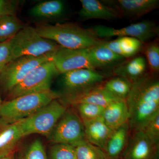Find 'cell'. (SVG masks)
Here are the masks:
<instances>
[{
	"mask_svg": "<svg viewBox=\"0 0 159 159\" xmlns=\"http://www.w3.org/2000/svg\"><path fill=\"white\" fill-rule=\"evenodd\" d=\"M131 132L141 130L159 112V80L157 75L147 73L134 83L125 99Z\"/></svg>",
	"mask_w": 159,
	"mask_h": 159,
	"instance_id": "1",
	"label": "cell"
},
{
	"mask_svg": "<svg viewBox=\"0 0 159 159\" xmlns=\"http://www.w3.org/2000/svg\"><path fill=\"white\" fill-rule=\"evenodd\" d=\"M35 29L42 37L51 40L65 48H89L104 41L97 37L90 29H84L74 23L39 25Z\"/></svg>",
	"mask_w": 159,
	"mask_h": 159,
	"instance_id": "2",
	"label": "cell"
},
{
	"mask_svg": "<svg viewBox=\"0 0 159 159\" xmlns=\"http://www.w3.org/2000/svg\"><path fill=\"white\" fill-rule=\"evenodd\" d=\"M60 98V94L51 90L20 96L2 102L0 107V118L9 123L17 122Z\"/></svg>",
	"mask_w": 159,
	"mask_h": 159,
	"instance_id": "3",
	"label": "cell"
},
{
	"mask_svg": "<svg viewBox=\"0 0 159 159\" xmlns=\"http://www.w3.org/2000/svg\"><path fill=\"white\" fill-rule=\"evenodd\" d=\"M11 60L25 56L38 57L54 52L60 46L54 41L44 38L35 28L24 27L10 39Z\"/></svg>",
	"mask_w": 159,
	"mask_h": 159,
	"instance_id": "4",
	"label": "cell"
},
{
	"mask_svg": "<svg viewBox=\"0 0 159 159\" xmlns=\"http://www.w3.org/2000/svg\"><path fill=\"white\" fill-rule=\"evenodd\" d=\"M68 107L60 99H55L30 116L20 120L24 137L32 134L48 136Z\"/></svg>",
	"mask_w": 159,
	"mask_h": 159,
	"instance_id": "5",
	"label": "cell"
},
{
	"mask_svg": "<svg viewBox=\"0 0 159 159\" xmlns=\"http://www.w3.org/2000/svg\"><path fill=\"white\" fill-rule=\"evenodd\" d=\"M59 74L52 59L43 63L8 92L9 100L26 94L50 90L53 78Z\"/></svg>",
	"mask_w": 159,
	"mask_h": 159,
	"instance_id": "6",
	"label": "cell"
},
{
	"mask_svg": "<svg viewBox=\"0 0 159 159\" xmlns=\"http://www.w3.org/2000/svg\"><path fill=\"white\" fill-rule=\"evenodd\" d=\"M52 52L38 57L22 56L9 61L0 71V85L3 90L8 93L32 70L52 59Z\"/></svg>",
	"mask_w": 159,
	"mask_h": 159,
	"instance_id": "7",
	"label": "cell"
},
{
	"mask_svg": "<svg viewBox=\"0 0 159 159\" xmlns=\"http://www.w3.org/2000/svg\"><path fill=\"white\" fill-rule=\"evenodd\" d=\"M48 137L54 144L73 146L86 140L82 119L74 107H69Z\"/></svg>",
	"mask_w": 159,
	"mask_h": 159,
	"instance_id": "8",
	"label": "cell"
},
{
	"mask_svg": "<svg viewBox=\"0 0 159 159\" xmlns=\"http://www.w3.org/2000/svg\"><path fill=\"white\" fill-rule=\"evenodd\" d=\"M89 29L100 39L113 37H130L136 38L144 43L150 42L159 35V27L156 23L148 20L120 29L102 25L93 26Z\"/></svg>",
	"mask_w": 159,
	"mask_h": 159,
	"instance_id": "9",
	"label": "cell"
},
{
	"mask_svg": "<svg viewBox=\"0 0 159 159\" xmlns=\"http://www.w3.org/2000/svg\"><path fill=\"white\" fill-rule=\"evenodd\" d=\"M62 75V93L60 99L75 96L101 85L105 79L104 75L93 69L74 70Z\"/></svg>",
	"mask_w": 159,
	"mask_h": 159,
	"instance_id": "10",
	"label": "cell"
},
{
	"mask_svg": "<svg viewBox=\"0 0 159 159\" xmlns=\"http://www.w3.org/2000/svg\"><path fill=\"white\" fill-rule=\"evenodd\" d=\"M51 59L59 74L79 69L94 70L89 57V48L69 49L60 46L52 52Z\"/></svg>",
	"mask_w": 159,
	"mask_h": 159,
	"instance_id": "11",
	"label": "cell"
},
{
	"mask_svg": "<svg viewBox=\"0 0 159 159\" xmlns=\"http://www.w3.org/2000/svg\"><path fill=\"white\" fill-rule=\"evenodd\" d=\"M159 149L142 131L131 132L122 159H158Z\"/></svg>",
	"mask_w": 159,
	"mask_h": 159,
	"instance_id": "12",
	"label": "cell"
},
{
	"mask_svg": "<svg viewBox=\"0 0 159 159\" xmlns=\"http://www.w3.org/2000/svg\"><path fill=\"white\" fill-rule=\"evenodd\" d=\"M119 17L139 18L158 8V0H102Z\"/></svg>",
	"mask_w": 159,
	"mask_h": 159,
	"instance_id": "13",
	"label": "cell"
},
{
	"mask_svg": "<svg viewBox=\"0 0 159 159\" xmlns=\"http://www.w3.org/2000/svg\"><path fill=\"white\" fill-rule=\"evenodd\" d=\"M147 67L148 64L145 56L136 55L126 60H124L114 67L112 73L133 84L148 73Z\"/></svg>",
	"mask_w": 159,
	"mask_h": 159,
	"instance_id": "14",
	"label": "cell"
},
{
	"mask_svg": "<svg viewBox=\"0 0 159 159\" xmlns=\"http://www.w3.org/2000/svg\"><path fill=\"white\" fill-rule=\"evenodd\" d=\"M102 84L75 96L60 99L69 107H73L80 103H88L106 107L119 99L107 92L103 89Z\"/></svg>",
	"mask_w": 159,
	"mask_h": 159,
	"instance_id": "15",
	"label": "cell"
},
{
	"mask_svg": "<svg viewBox=\"0 0 159 159\" xmlns=\"http://www.w3.org/2000/svg\"><path fill=\"white\" fill-rule=\"evenodd\" d=\"M82 122L86 140L104 151L114 130L106 124L102 117Z\"/></svg>",
	"mask_w": 159,
	"mask_h": 159,
	"instance_id": "16",
	"label": "cell"
},
{
	"mask_svg": "<svg viewBox=\"0 0 159 159\" xmlns=\"http://www.w3.org/2000/svg\"><path fill=\"white\" fill-rule=\"evenodd\" d=\"M23 137L20 121L9 123L0 118V157L14 152Z\"/></svg>",
	"mask_w": 159,
	"mask_h": 159,
	"instance_id": "17",
	"label": "cell"
},
{
	"mask_svg": "<svg viewBox=\"0 0 159 159\" xmlns=\"http://www.w3.org/2000/svg\"><path fill=\"white\" fill-rule=\"evenodd\" d=\"M81 9L78 12L82 20L99 19L111 20L119 18L116 12L98 0H80Z\"/></svg>",
	"mask_w": 159,
	"mask_h": 159,
	"instance_id": "18",
	"label": "cell"
},
{
	"mask_svg": "<svg viewBox=\"0 0 159 159\" xmlns=\"http://www.w3.org/2000/svg\"><path fill=\"white\" fill-rule=\"evenodd\" d=\"M131 131L128 122L121 125L113 132L106 146L104 152L108 159H122Z\"/></svg>",
	"mask_w": 159,
	"mask_h": 159,
	"instance_id": "19",
	"label": "cell"
},
{
	"mask_svg": "<svg viewBox=\"0 0 159 159\" xmlns=\"http://www.w3.org/2000/svg\"><path fill=\"white\" fill-rule=\"evenodd\" d=\"M102 43L89 48V57L94 70L111 66L114 68L125 60L122 56L111 51Z\"/></svg>",
	"mask_w": 159,
	"mask_h": 159,
	"instance_id": "20",
	"label": "cell"
},
{
	"mask_svg": "<svg viewBox=\"0 0 159 159\" xmlns=\"http://www.w3.org/2000/svg\"><path fill=\"white\" fill-rule=\"evenodd\" d=\"M102 118L112 130L128 122L129 113L125 99L115 100L104 108Z\"/></svg>",
	"mask_w": 159,
	"mask_h": 159,
	"instance_id": "21",
	"label": "cell"
},
{
	"mask_svg": "<svg viewBox=\"0 0 159 159\" xmlns=\"http://www.w3.org/2000/svg\"><path fill=\"white\" fill-rule=\"evenodd\" d=\"M102 44L116 54L127 59L142 51L145 43L135 38L121 37L111 41H104Z\"/></svg>",
	"mask_w": 159,
	"mask_h": 159,
	"instance_id": "22",
	"label": "cell"
},
{
	"mask_svg": "<svg viewBox=\"0 0 159 159\" xmlns=\"http://www.w3.org/2000/svg\"><path fill=\"white\" fill-rule=\"evenodd\" d=\"M64 10L63 2L60 0L43 2L34 6L30 11L32 16L40 18H52L61 15Z\"/></svg>",
	"mask_w": 159,
	"mask_h": 159,
	"instance_id": "23",
	"label": "cell"
},
{
	"mask_svg": "<svg viewBox=\"0 0 159 159\" xmlns=\"http://www.w3.org/2000/svg\"><path fill=\"white\" fill-rule=\"evenodd\" d=\"M102 86L112 96L118 99H125L130 92L132 84L122 77L116 76L103 82Z\"/></svg>",
	"mask_w": 159,
	"mask_h": 159,
	"instance_id": "24",
	"label": "cell"
},
{
	"mask_svg": "<svg viewBox=\"0 0 159 159\" xmlns=\"http://www.w3.org/2000/svg\"><path fill=\"white\" fill-rule=\"evenodd\" d=\"M24 27L16 15H7L0 18V42L14 37Z\"/></svg>",
	"mask_w": 159,
	"mask_h": 159,
	"instance_id": "25",
	"label": "cell"
},
{
	"mask_svg": "<svg viewBox=\"0 0 159 159\" xmlns=\"http://www.w3.org/2000/svg\"><path fill=\"white\" fill-rule=\"evenodd\" d=\"M76 159H108L102 149L84 140L74 146Z\"/></svg>",
	"mask_w": 159,
	"mask_h": 159,
	"instance_id": "26",
	"label": "cell"
},
{
	"mask_svg": "<svg viewBox=\"0 0 159 159\" xmlns=\"http://www.w3.org/2000/svg\"><path fill=\"white\" fill-rule=\"evenodd\" d=\"M142 50L144 51L150 74L157 75L159 72V45L156 40L145 43Z\"/></svg>",
	"mask_w": 159,
	"mask_h": 159,
	"instance_id": "27",
	"label": "cell"
},
{
	"mask_svg": "<svg viewBox=\"0 0 159 159\" xmlns=\"http://www.w3.org/2000/svg\"><path fill=\"white\" fill-rule=\"evenodd\" d=\"M76 110L82 120H91L102 117L105 107L91 103H80L72 107Z\"/></svg>",
	"mask_w": 159,
	"mask_h": 159,
	"instance_id": "28",
	"label": "cell"
},
{
	"mask_svg": "<svg viewBox=\"0 0 159 159\" xmlns=\"http://www.w3.org/2000/svg\"><path fill=\"white\" fill-rule=\"evenodd\" d=\"M51 159H76L75 148L66 144H54L51 147Z\"/></svg>",
	"mask_w": 159,
	"mask_h": 159,
	"instance_id": "29",
	"label": "cell"
},
{
	"mask_svg": "<svg viewBox=\"0 0 159 159\" xmlns=\"http://www.w3.org/2000/svg\"><path fill=\"white\" fill-rule=\"evenodd\" d=\"M141 130L159 146V112L149 119Z\"/></svg>",
	"mask_w": 159,
	"mask_h": 159,
	"instance_id": "30",
	"label": "cell"
},
{
	"mask_svg": "<svg viewBox=\"0 0 159 159\" xmlns=\"http://www.w3.org/2000/svg\"><path fill=\"white\" fill-rule=\"evenodd\" d=\"M25 159H48L42 142L36 139L27 150Z\"/></svg>",
	"mask_w": 159,
	"mask_h": 159,
	"instance_id": "31",
	"label": "cell"
},
{
	"mask_svg": "<svg viewBox=\"0 0 159 159\" xmlns=\"http://www.w3.org/2000/svg\"><path fill=\"white\" fill-rule=\"evenodd\" d=\"M19 2L11 0H0V18L7 15H16Z\"/></svg>",
	"mask_w": 159,
	"mask_h": 159,
	"instance_id": "32",
	"label": "cell"
},
{
	"mask_svg": "<svg viewBox=\"0 0 159 159\" xmlns=\"http://www.w3.org/2000/svg\"><path fill=\"white\" fill-rule=\"evenodd\" d=\"M11 60L10 39L0 42V71Z\"/></svg>",
	"mask_w": 159,
	"mask_h": 159,
	"instance_id": "33",
	"label": "cell"
},
{
	"mask_svg": "<svg viewBox=\"0 0 159 159\" xmlns=\"http://www.w3.org/2000/svg\"><path fill=\"white\" fill-rule=\"evenodd\" d=\"M13 153L14 152H11L6 155L0 157V159H12L13 158Z\"/></svg>",
	"mask_w": 159,
	"mask_h": 159,
	"instance_id": "34",
	"label": "cell"
},
{
	"mask_svg": "<svg viewBox=\"0 0 159 159\" xmlns=\"http://www.w3.org/2000/svg\"><path fill=\"white\" fill-rule=\"evenodd\" d=\"M2 99H1V97H0V107L2 105Z\"/></svg>",
	"mask_w": 159,
	"mask_h": 159,
	"instance_id": "35",
	"label": "cell"
}]
</instances>
